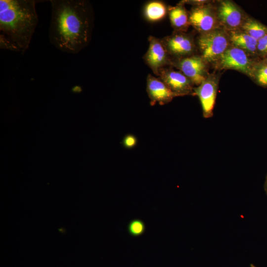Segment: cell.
<instances>
[{
    "mask_svg": "<svg viewBox=\"0 0 267 267\" xmlns=\"http://www.w3.org/2000/svg\"><path fill=\"white\" fill-rule=\"evenodd\" d=\"M50 43L63 52L76 54L89 44L93 26L92 5L87 0H50Z\"/></svg>",
    "mask_w": 267,
    "mask_h": 267,
    "instance_id": "cell-1",
    "label": "cell"
},
{
    "mask_svg": "<svg viewBox=\"0 0 267 267\" xmlns=\"http://www.w3.org/2000/svg\"><path fill=\"white\" fill-rule=\"evenodd\" d=\"M38 23L35 0H0V48L24 53Z\"/></svg>",
    "mask_w": 267,
    "mask_h": 267,
    "instance_id": "cell-2",
    "label": "cell"
},
{
    "mask_svg": "<svg viewBox=\"0 0 267 267\" xmlns=\"http://www.w3.org/2000/svg\"><path fill=\"white\" fill-rule=\"evenodd\" d=\"M196 44L199 55L208 65L214 64L231 45L228 32L221 27L200 34Z\"/></svg>",
    "mask_w": 267,
    "mask_h": 267,
    "instance_id": "cell-3",
    "label": "cell"
},
{
    "mask_svg": "<svg viewBox=\"0 0 267 267\" xmlns=\"http://www.w3.org/2000/svg\"><path fill=\"white\" fill-rule=\"evenodd\" d=\"M258 58L243 49L231 45L213 65L217 69L234 70L251 78L254 64Z\"/></svg>",
    "mask_w": 267,
    "mask_h": 267,
    "instance_id": "cell-4",
    "label": "cell"
},
{
    "mask_svg": "<svg viewBox=\"0 0 267 267\" xmlns=\"http://www.w3.org/2000/svg\"><path fill=\"white\" fill-rule=\"evenodd\" d=\"M220 27L228 32L240 30L247 15L234 1L218 0L215 4Z\"/></svg>",
    "mask_w": 267,
    "mask_h": 267,
    "instance_id": "cell-5",
    "label": "cell"
},
{
    "mask_svg": "<svg viewBox=\"0 0 267 267\" xmlns=\"http://www.w3.org/2000/svg\"><path fill=\"white\" fill-rule=\"evenodd\" d=\"M172 59L195 54L197 49L193 37L183 32L174 31L169 36L161 39Z\"/></svg>",
    "mask_w": 267,
    "mask_h": 267,
    "instance_id": "cell-6",
    "label": "cell"
},
{
    "mask_svg": "<svg viewBox=\"0 0 267 267\" xmlns=\"http://www.w3.org/2000/svg\"><path fill=\"white\" fill-rule=\"evenodd\" d=\"M189 12V23L200 34L220 27L215 4L209 2L194 5Z\"/></svg>",
    "mask_w": 267,
    "mask_h": 267,
    "instance_id": "cell-7",
    "label": "cell"
},
{
    "mask_svg": "<svg viewBox=\"0 0 267 267\" xmlns=\"http://www.w3.org/2000/svg\"><path fill=\"white\" fill-rule=\"evenodd\" d=\"M208 64L200 55L172 59V66L181 72L192 82L194 85H200L210 74Z\"/></svg>",
    "mask_w": 267,
    "mask_h": 267,
    "instance_id": "cell-8",
    "label": "cell"
},
{
    "mask_svg": "<svg viewBox=\"0 0 267 267\" xmlns=\"http://www.w3.org/2000/svg\"><path fill=\"white\" fill-rule=\"evenodd\" d=\"M219 80L218 75L210 74L200 85L194 88V95L197 96L200 100L205 118H210L213 116Z\"/></svg>",
    "mask_w": 267,
    "mask_h": 267,
    "instance_id": "cell-9",
    "label": "cell"
},
{
    "mask_svg": "<svg viewBox=\"0 0 267 267\" xmlns=\"http://www.w3.org/2000/svg\"><path fill=\"white\" fill-rule=\"evenodd\" d=\"M148 42V48L143 58L153 73L158 77L162 69L172 66V58L161 39L150 36Z\"/></svg>",
    "mask_w": 267,
    "mask_h": 267,
    "instance_id": "cell-10",
    "label": "cell"
},
{
    "mask_svg": "<svg viewBox=\"0 0 267 267\" xmlns=\"http://www.w3.org/2000/svg\"><path fill=\"white\" fill-rule=\"evenodd\" d=\"M178 96L194 95V84L180 71L171 67L162 69L158 77Z\"/></svg>",
    "mask_w": 267,
    "mask_h": 267,
    "instance_id": "cell-11",
    "label": "cell"
},
{
    "mask_svg": "<svg viewBox=\"0 0 267 267\" xmlns=\"http://www.w3.org/2000/svg\"><path fill=\"white\" fill-rule=\"evenodd\" d=\"M146 91L151 106L156 103L161 105H165L177 97L159 78L150 74L146 78Z\"/></svg>",
    "mask_w": 267,
    "mask_h": 267,
    "instance_id": "cell-12",
    "label": "cell"
},
{
    "mask_svg": "<svg viewBox=\"0 0 267 267\" xmlns=\"http://www.w3.org/2000/svg\"><path fill=\"white\" fill-rule=\"evenodd\" d=\"M228 33L231 45L243 49L255 58H259L257 54L258 40L241 30Z\"/></svg>",
    "mask_w": 267,
    "mask_h": 267,
    "instance_id": "cell-13",
    "label": "cell"
},
{
    "mask_svg": "<svg viewBox=\"0 0 267 267\" xmlns=\"http://www.w3.org/2000/svg\"><path fill=\"white\" fill-rule=\"evenodd\" d=\"M168 13L171 26L175 31L185 32L190 26L189 12L183 3L180 2L175 6H168Z\"/></svg>",
    "mask_w": 267,
    "mask_h": 267,
    "instance_id": "cell-14",
    "label": "cell"
},
{
    "mask_svg": "<svg viewBox=\"0 0 267 267\" xmlns=\"http://www.w3.org/2000/svg\"><path fill=\"white\" fill-rule=\"evenodd\" d=\"M143 12L145 18L148 21L156 22L166 17L168 13V7L162 1L152 0L145 4Z\"/></svg>",
    "mask_w": 267,
    "mask_h": 267,
    "instance_id": "cell-15",
    "label": "cell"
},
{
    "mask_svg": "<svg viewBox=\"0 0 267 267\" xmlns=\"http://www.w3.org/2000/svg\"><path fill=\"white\" fill-rule=\"evenodd\" d=\"M240 30L258 41L267 34V26L248 15Z\"/></svg>",
    "mask_w": 267,
    "mask_h": 267,
    "instance_id": "cell-16",
    "label": "cell"
},
{
    "mask_svg": "<svg viewBox=\"0 0 267 267\" xmlns=\"http://www.w3.org/2000/svg\"><path fill=\"white\" fill-rule=\"evenodd\" d=\"M251 79L257 85L267 88V60L258 58L254 64Z\"/></svg>",
    "mask_w": 267,
    "mask_h": 267,
    "instance_id": "cell-17",
    "label": "cell"
},
{
    "mask_svg": "<svg viewBox=\"0 0 267 267\" xmlns=\"http://www.w3.org/2000/svg\"><path fill=\"white\" fill-rule=\"evenodd\" d=\"M145 230V224L139 219H136L131 221L128 225V231L133 236L137 237L141 235Z\"/></svg>",
    "mask_w": 267,
    "mask_h": 267,
    "instance_id": "cell-18",
    "label": "cell"
},
{
    "mask_svg": "<svg viewBox=\"0 0 267 267\" xmlns=\"http://www.w3.org/2000/svg\"><path fill=\"white\" fill-rule=\"evenodd\" d=\"M137 137L133 134H127L123 138L121 143L126 149H133L137 144Z\"/></svg>",
    "mask_w": 267,
    "mask_h": 267,
    "instance_id": "cell-19",
    "label": "cell"
},
{
    "mask_svg": "<svg viewBox=\"0 0 267 267\" xmlns=\"http://www.w3.org/2000/svg\"><path fill=\"white\" fill-rule=\"evenodd\" d=\"M257 54L260 58L267 55V34L258 41Z\"/></svg>",
    "mask_w": 267,
    "mask_h": 267,
    "instance_id": "cell-20",
    "label": "cell"
},
{
    "mask_svg": "<svg viewBox=\"0 0 267 267\" xmlns=\"http://www.w3.org/2000/svg\"><path fill=\"white\" fill-rule=\"evenodd\" d=\"M266 191L267 192V178L266 182Z\"/></svg>",
    "mask_w": 267,
    "mask_h": 267,
    "instance_id": "cell-21",
    "label": "cell"
},
{
    "mask_svg": "<svg viewBox=\"0 0 267 267\" xmlns=\"http://www.w3.org/2000/svg\"><path fill=\"white\" fill-rule=\"evenodd\" d=\"M250 267H255L254 265H253V264H251V265H250Z\"/></svg>",
    "mask_w": 267,
    "mask_h": 267,
    "instance_id": "cell-22",
    "label": "cell"
},
{
    "mask_svg": "<svg viewBox=\"0 0 267 267\" xmlns=\"http://www.w3.org/2000/svg\"><path fill=\"white\" fill-rule=\"evenodd\" d=\"M265 58V59L267 60V55L265 57H264V58Z\"/></svg>",
    "mask_w": 267,
    "mask_h": 267,
    "instance_id": "cell-23",
    "label": "cell"
}]
</instances>
